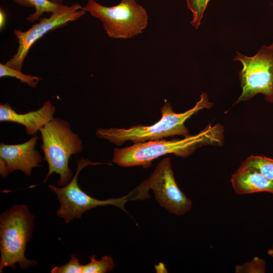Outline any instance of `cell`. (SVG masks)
Returning <instances> with one entry per match:
<instances>
[{"instance_id":"7c38bea8","label":"cell","mask_w":273,"mask_h":273,"mask_svg":"<svg viewBox=\"0 0 273 273\" xmlns=\"http://www.w3.org/2000/svg\"><path fill=\"white\" fill-rule=\"evenodd\" d=\"M231 182L238 195L266 192L273 195V180L264 177L255 169L240 165L232 174Z\"/></svg>"},{"instance_id":"d6986e66","label":"cell","mask_w":273,"mask_h":273,"mask_svg":"<svg viewBox=\"0 0 273 273\" xmlns=\"http://www.w3.org/2000/svg\"><path fill=\"white\" fill-rule=\"evenodd\" d=\"M52 273H82V265L75 254H72L69 261L61 266H56L51 270Z\"/></svg>"},{"instance_id":"7402d4cb","label":"cell","mask_w":273,"mask_h":273,"mask_svg":"<svg viewBox=\"0 0 273 273\" xmlns=\"http://www.w3.org/2000/svg\"><path fill=\"white\" fill-rule=\"evenodd\" d=\"M268 254L273 258V244L271 247L268 250Z\"/></svg>"},{"instance_id":"3957f363","label":"cell","mask_w":273,"mask_h":273,"mask_svg":"<svg viewBox=\"0 0 273 273\" xmlns=\"http://www.w3.org/2000/svg\"><path fill=\"white\" fill-rule=\"evenodd\" d=\"M34 216L25 205H16L0 216V272L5 267L15 270L18 263L22 269L37 262L25 256L26 245L31 239Z\"/></svg>"},{"instance_id":"5b68a950","label":"cell","mask_w":273,"mask_h":273,"mask_svg":"<svg viewBox=\"0 0 273 273\" xmlns=\"http://www.w3.org/2000/svg\"><path fill=\"white\" fill-rule=\"evenodd\" d=\"M82 9L99 19L107 35L113 38H130L141 34L147 26L148 15L136 0H121L106 7L94 0H86Z\"/></svg>"},{"instance_id":"9a60e30c","label":"cell","mask_w":273,"mask_h":273,"mask_svg":"<svg viewBox=\"0 0 273 273\" xmlns=\"http://www.w3.org/2000/svg\"><path fill=\"white\" fill-rule=\"evenodd\" d=\"M89 259L88 263L82 265V273H106L112 270L115 266L110 256L105 255L99 260L93 255Z\"/></svg>"},{"instance_id":"8992f818","label":"cell","mask_w":273,"mask_h":273,"mask_svg":"<svg viewBox=\"0 0 273 273\" xmlns=\"http://www.w3.org/2000/svg\"><path fill=\"white\" fill-rule=\"evenodd\" d=\"M236 53L233 60L240 61L243 68L239 72L242 91L235 104L249 101L258 94L273 103V42L262 46L252 57Z\"/></svg>"},{"instance_id":"52a82bcc","label":"cell","mask_w":273,"mask_h":273,"mask_svg":"<svg viewBox=\"0 0 273 273\" xmlns=\"http://www.w3.org/2000/svg\"><path fill=\"white\" fill-rule=\"evenodd\" d=\"M99 164L111 165V163L93 162L81 158L77 161L76 172L69 183L64 187L49 186L50 190L56 194L60 202V206L57 211V215L63 218L66 223L70 222L74 218H80L85 212L100 206L113 205L128 213L124 205L128 200H133V195L131 192L121 198L100 200L84 192L78 185L77 177L80 171L88 165Z\"/></svg>"},{"instance_id":"ffe728a7","label":"cell","mask_w":273,"mask_h":273,"mask_svg":"<svg viewBox=\"0 0 273 273\" xmlns=\"http://www.w3.org/2000/svg\"><path fill=\"white\" fill-rule=\"evenodd\" d=\"M6 15L2 8L0 10V28L2 30L6 23Z\"/></svg>"},{"instance_id":"277c9868","label":"cell","mask_w":273,"mask_h":273,"mask_svg":"<svg viewBox=\"0 0 273 273\" xmlns=\"http://www.w3.org/2000/svg\"><path fill=\"white\" fill-rule=\"evenodd\" d=\"M39 131L42 139L41 148L49 166L48 174L39 184L46 183L49 177L55 172L60 177L58 185L64 187L73 177V173L68 166L69 158L72 155L82 151V142L72 131L68 122L58 118H53Z\"/></svg>"},{"instance_id":"ba28073f","label":"cell","mask_w":273,"mask_h":273,"mask_svg":"<svg viewBox=\"0 0 273 273\" xmlns=\"http://www.w3.org/2000/svg\"><path fill=\"white\" fill-rule=\"evenodd\" d=\"M150 189L153 191L157 202L170 213L181 216L191 209V201L176 183L169 158H163L149 177L134 190L136 200L150 198Z\"/></svg>"},{"instance_id":"2e32d148","label":"cell","mask_w":273,"mask_h":273,"mask_svg":"<svg viewBox=\"0 0 273 273\" xmlns=\"http://www.w3.org/2000/svg\"><path fill=\"white\" fill-rule=\"evenodd\" d=\"M12 77L19 79L21 83H26L31 87H36L38 83L42 80L39 76L32 75H26L18 71L11 68L6 64H0V77Z\"/></svg>"},{"instance_id":"7a4b0ae2","label":"cell","mask_w":273,"mask_h":273,"mask_svg":"<svg viewBox=\"0 0 273 273\" xmlns=\"http://www.w3.org/2000/svg\"><path fill=\"white\" fill-rule=\"evenodd\" d=\"M206 93L200 95V100L192 108L187 111L176 113L173 111L170 104L165 102L161 108L162 116L156 123L150 126L139 125L129 128H98L96 135L117 146L126 141L134 143L151 140H161L168 136L190 135L185 126L186 121L199 111L213 106Z\"/></svg>"},{"instance_id":"5bb4252c","label":"cell","mask_w":273,"mask_h":273,"mask_svg":"<svg viewBox=\"0 0 273 273\" xmlns=\"http://www.w3.org/2000/svg\"><path fill=\"white\" fill-rule=\"evenodd\" d=\"M242 166L252 168L269 180H273V159L262 156H250Z\"/></svg>"},{"instance_id":"9c48e42d","label":"cell","mask_w":273,"mask_h":273,"mask_svg":"<svg viewBox=\"0 0 273 273\" xmlns=\"http://www.w3.org/2000/svg\"><path fill=\"white\" fill-rule=\"evenodd\" d=\"M86 12L79 4L63 7L53 12L49 17H42L39 22L33 24L28 30L23 31L20 29L14 30V34L18 40V47L16 53L6 63V65L18 71H21L24 61L32 46L48 32L74 21Z\"/></svg>"},{"instance_id":"44dd1931","label":"cell","mask_w":273,"mask_h":273,"mask_svg":"<svg viewBox=\"0 0 273 273\" xmlns=\"http://www.w3.org/2000/svg\"><path fill=\"white\" fill-rule=\"evenodd\" d=\"M49 1L57 4H63V3L64 2V0H49Z\"/></svg>"},{"instance_id":"30bf717a","label":"cell","mask_w":273,"mask_h":273,"mask_svg":"<svg viewBox=\"0 0 273 273\" xmlns=\"http://www.w3.org/2000/svg\"><path fill=\"white\" fill-rule=\"evenodd\" d=\"M38 137L35 134L28 141L20 144L0 145V172L4 178L9 173L21 170L27 176L31 174L32 168L40 166L43 160L39 152L35 150Z\"/></svg>"},{"instance_id":"8fae6325","label":"cell","mask_w":273,"mask_h":273,"mask_svg":"<svg viewBox=\"0 0 273 273\" xmlns=\"http://www.w3.org/2000/svg\"><path fill=\"white\" fill-rule=\"evenodd\" d=\"M55 107L50 100L46 101L39 109L24 114L17 113L9 103L0 105V121L12 122L23 125L26 133H36L54 117Z\"/></svg>"},{"instance_id":"4fadbf2b","label":"cell","mask_w":273,"mask_h":273,"mask_svg":"<svg viewBox=\"0 0 273 273\" xmlns=\"http://www.w3.org/2000/svg\"><path fill=\"white\" fill-rule=\"evenodd\" d=\"M16 4L24 7L34 8V12L30 14L26 20L34 22L41 18L44 13H52L64 6V4H57L49 0H13Z\"/></svg>"},{"instance_id":"6da1fadb","label":"cell","mask_w":273,"mask_h":273,"mask_svg":"<svg viewBox=\"0 0 273 273\" xmlns=\"http://www.w3.org/2000/svg\"><path fill=\"white\" fill-rule=\"evenodd\" d=\"M224 129L222 125H208L194 135L169 141L151 140L114 150L112 162L121 167L151 166L156 159L168 154L186 157L203 145H221Z\"/></svg>"},{"instance_id":"ac0fdd59","label":"cell","mask_w":273,"mask_h":273,"mask_svg":"<svg viewBox=\"0 0 273 273\" xmlns=\"http://www.w3.org/2000/svg\"><path fill=\"white\" fill-rule=\"evenodd\" d=\"M265 261L258 257H254L251 261L236 265V273H264L265 271Z\"/></svg>"},{"instance_id":"e0dca14e","label":"cell","mask_w":273,"mask_h":273,"mask_svg":"<svg viewBox=\"0 0 273 273\" xmlns=\"http://www.w3.org/2000/svg\"><path fill=\"white\" fill-rule=\"evenodd\" d=\"M210 0H186L188 8L191 11L193 19L192 25L198 29L200 25L205 11Z\"/></svg>"}]
</instances>
